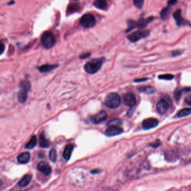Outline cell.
Returning a JSON list of instances; mask_svg holds the SVG:
<instances>
[{
    "label": "cell",
    "instance_id": "1",
    "mask_svg": "<svg viewBox=\"0 0 191 191\" xmlns=\"http://www.w3.org/2000/svg\"><path fill=\"white\" fill-rule=\"evenodd\" d=\"M104 61V58H96L90 60L85 65L84 70L87 74H96L100 69Z\"/></svg>",
    "mask_w": 191,
    "mask_h": 191
},
{
    "label": "cell",
    "instance_id": "2",
    "mask_svg": "<svg viewBox=\"0 0 191 191\" xmlns=\"http://www.w3.org/2000/svg\"><path fill=\"white\" fill-rule=\"evenodd\" d=\"M105 105L110 109H116L120 107L121 104V99L117 93L108 94L104 99Z\"/></svg>",
    "mask_w": 191,
    "mask_h": 191
},
{
    "label": "cell",
    "instance_id": "3",
    "mask_svg": "<svg viewBox=\"0 0 191 191\" xmlns=\"http://www.w3.org/2000/svg\"><path fill=\"white\" fill-rule=\"evenodd\" d=\"M31 85L29 81H22L20 84V90L18 93V100L21 103H24L27 100L28 93L30 90Z\"/></svg>",
    "mask_w": 191,
    "mask_h": 191
},
{
    "label": "cell",
    "instance_id": "4",
    "mask_svg": "<svg viewBox=\"0 0 191 191\" xmlns=\"http://www.w3.org/2000/svg\"><path fill=\"white\" fill-rule=\"evenodd\" d=\"M41 42L45 48L51 49L56 44L55 36L51 31H46L42 35Z\"/></svg>",
    "mask_w": 191,
    "mask_h": 191
},
{
    "label": "cell",
    "instance_id": "5",
    "mask_svg": "<svg viewBox=\"0 0 191 191\" xmlns=\"http://www.w3.org/2000/svg\"><path fill=\"white\" fill-rule=\"evenodd\" d=\"M96 23V18L91 14H87L83 15L80 20L81 25L85 28H90L94 27Z\"/></svg>",
    "mask_w": 191,
    "mask_h": 191
},
{
    "label": "cell",
    "instance_id": "6",
    "mask_svg": "<svg viewBox=\"0 0 191 191\" xmlns=\"http://www.w3.org/2000/svg\"><path fill=\"white\" fill-rule=\"evenodd\" d=\"M149 31H137L129 34L127 36V38L130 42H136L139 40L140 39L149 36Z\"/></svg>",
    "mask_w": 191,
    "mask_h": 191
},
{
    "label": "cell",
    "instance_id": "7",
    "mask_svg": "<svg viewBox=\"0 0 191 191\" xmlns=\"http://www.w3.org/2000/svg\"><path fill=\"white\" fill-rule=\"evenodd\" d=\"M107 113L106 111H102L96 114V115L93 116L91 118V121L94 124H98L107 120Z\"/></svg>",
    "mask_w": 191,
    "mask_h": 191
},
{
    "label": "cell",
    "instance_id": "8",
    "mask_svg": "<svg viewBox=\"0 0 191 191\" xmlns=\"http://www.w3.org/2000/svg\"><path fill=\"white\" fill-rule=\"evenodd\" d=\"M37 169L45 176H49L52 172L50 165L45 161H40L37 165Z\"/></svg>",
    "mask_w": 191,
    "mask_h": 191
},
{
    "label": "cell",
    "instance_id": "9",
    "mask_svg": "<svg viewBox=\"0 0 191 191\" xmlns=\"http://www.w3.org/2000/svg\"><path fill=\"white\" fill-rule=\"evenodd\" d=\"M123 103L125 105L132 107L136 103V99L133 94L127 93L123 96Z\"/></svg>",
    "mask_w": 191,
    "mask_h": 191
},
{
    "label": "cell",
    "instance_id": "10",
    "mask_svg": "<svg viewBox=\"0 0 191 191\" xmlns=\"http://www.w3.org/2000/svg\"><path fill=\"white\" fill-rule=\"evenodd\" d=\"M158 121L155 118H147L143 121L142 122V127L145 129H150L156 127L158 125Z\"/></svg>",
    "mask_w": 191,
    "mask_h": 191
},
{
    "label": "cell",
    "instance_id": "11",
    "mask_svg": "<svg viewBox=\"0 0 191 191\" xmlns=\"http://www.w3.org/2000/svg\"><path fill=\"white\" fill-rule=\"evenodd\" d=\"M169 108V103L165 100H161L156 104V109L160 114H164L167 112Z\"/></svg>",
    "mask_w": 191,
    "mask_h": 191
},
{
    "label": "cell",
    "instance_id": "12",
    "mask_svg": "<svg viewBox=\"0 0 191 191\" xmlns=\"http://www.w3.org/2000/svg\"><path fill=\"white\" fill-rule=\"evenodd\" d=\"M123 130L119 127H112L106 129L105 134L108 137H113L122 134Z\"/></svg>",
    "mask_w": 191,
    "mask_h": 191
},
{
    "label": "cell",
    "instance_id": "13",
    "mask_svg": "<svg viewBox=\"0 0 191 191\" xmlns=\"http://www.w3.org/2000/svg\"><path fill=\"white\" fill-rule=\"evenodd\" d=\"M173 16L178 27H181L185 25H189L181 16V10L180 9L177 10L174 12Z\"/></svg>",
    "mask_w": 191,
    "mask_h": 191
},
{
    "label": "cell",
    "instance_id": "14",
    "mask_svg": "<svg viewBox=\"0 0 191 191\" xmlns=\"http://www.w3.org/2000/svg\"><path fill=\"white\" fill-rule=\"evenodd\" d=\"M17 159L18 162L21 164H27L30 161V154L28 152H23L18 156Z\"/></svg>",
    "mask_w": 191,
    "mask_h": 191
},
{
    "label": "cell",
    "instance_id": "15",
    "mask_svg": "<svg viewBox=\"0 0 191 191\" xmlns=\"http://www.w3.org/2000/svg\"><path fill=\"white\" fill-rule=\"evenodd\" d=\"M73 149L74 146L71 144H69L65 147L62 154L63 157L65 160H69L70 159Z\"/></svg>",
    "mask_w": 191,
    "mask_h": 191
},
{
    "label": "cell",
    "instance_id": "16",
    "mask_svg": "<svg viewBox=\"0 0 191 191\" xmlns=\"http://www.w3.org/2000/svg\"><path fill=\"white\" fill-rule=\"evenodd\" d=\"M32 179V176L30 174L25 175L18 183V185L19 187H25L29 185Z\"/></svg>",
    "mask_w": 191,
    "mask_h": 191
},
{
    "label": "cell",
    "instance_id": "17",
    "mask_svg": "<svg viewBox=\"0 0 191 191\" xmlns=\"http://www.w3.org/2000/svg\"><path fill=\"white\" fill-rule=\"evenodd\" d=\"M58 66V65H44L39 66L38 69L40 72L44 73V72L51 71L53 69L57 68Z\"/></svg>",
    "mask_w": 191,
    "mask_h": 191
},
{
    "label": "cell",
    "instance_id": "18",
    "mask_svg": "<svg viewBox=\"0 0 191 191\" xmlns=\"http://www.w3.org/2000/svg\"><path fill=\"white\" fill-rule=\"evenodd\" d=\"M50 142L46 138L43 133L40 135L39 137V145L40 146L43 148H47L49 146Z\"/></svg>",
    "mask_w": 191,
    "mask_h": 191
},
{
    "label": "cell",
    "instance_id": "19",
    "mask_svg": "<svg viewBox=\"0 0 191 191\" xmlns=\"http://www.w3.org/2000/svg\"><path fill=\"white\" fill-rule=\"evenodd\" d=\"M153 19L152 18H149L146 19H141L138 21L136 23V25L138 28H144L145 27L147 26V25L149 23L150 21L152 20Z\"/></svg>",
    "mask_w": 191,
    "mask_h": 191
},
{
    "label": "cell",
    "instance_id": "20",
    "mask_svg": "<svg viewBox=\"0 0 191 191\" xmlns=\"http://www.w3.org/2000/svg\"><path fill=\"white\" fill-rule=\"evenodd\" d=\"M94 5L97 9L105 10L107 7V2L104 0H96L94 2Z\"/></svg>",
    "mask_w": 191,
    "mask_h": 191
},
{
    "label": "cell",
    "instance_id": "21",
    "mask_svg": "<svg viewBox=\"0 0 191 191\" xmlns=\"http://www.w3.org/2000/svg\"><path fill=\"white\" fill-rule=\"evenodd\" d=\"M122 120L118 118L113 119V120L109 121L107 123V126L108 127H119L120 125H122Z\"/></svg>",
    "mask_w": 191,
    "mask_h": 191
},
{
    "label": "cell",
    "instance_id": "22",
    "mask_svg": "<svg viewBox=\"0 0 191 191\" xmlns=\"http://www.w3.org/2000/svg\"><path fill=\"white\" fill-rule=\"evenodd\" d=\"M138 90L141 93L145 94H152L155 92V89L152 87L150 86L140 87L138 88Z\"/></svg>",
    "mask_w": 191,
    "mask_h": 191
},
{
    "label": "cell",
    "instance_id": "23",
    "mask_svg": "<svg viewBox=\"0 0 191 191\" xmlns=\"http://www.w3.org/2000/svg\"><path fill=\"white\" fill-rule=\"evenodd\" d=\"M36 143H37L36 137V136H33V137L31 138V139L29 141V142L26 145L25 148L27 149H32L34 147L36 146Z\"/></svg>",
    "mask_w": 191,
    "mask_h": 191
},
{
    "label": "cell",
    "instance_id": "24",
    "mask_svg": "<svg viewBox=\"0 0 191 191\" xmlns=\"http://www.w3.org/2000/svg\"><path fill=\"white\" fill-rule=\"evenodd\" d=\"M191 114V108H185L181 111H179V113L177 114V117L181 118L184 117L188 116Z\"/></svg>",
    "mask_w": 191,
    "mask_h": 191
},
{
    "label": "cell",
    "instance_id": "25",
    "mask_svg": "<svg viewBox=\"0 0 191 191\" xmlns=\"http://www.w3.org/2000/svg\"><path fill=\"white\" fill-rule=\"evenodd\" d=\"M49 157L51 161L53 163H55L57 159V154L56 150L54 149H52L49 154Z\"/></svg>",
    "mask_w": 191,
    "mask_h": 191
},
{
    "label": "cell",
    "instance_id": "26",
    "mask_svg": "<svg viewBox=\"0 0 191 191\" xmlns=\"http://www.w3.org/2000/svg\"><path fill=\"white\" fill-rule=\"evenodd\" d=\"M169 12H170V9L168 7L163 9L161 11V14H160L161 19L163 20L167 19L169 15Z\"/></svg>",
    "mask_w": 191,
    "mask_h": 191
},
{
    "label": "cell",
    "instance_id": "27",
    "mask_svg": "<svg viewBox=\"0 0 191 191\" xmlns=\"http://www.w3.org/2000/svg\"><path fill=\"white\" fill-rule=\"evenodd\" d=\"M174 78V76L170 74H165V75H160L159 76V79L162 80H170Z\"/></svg>",
    "mask_w": 191,
    "mask_h": 191
},
{
    "label": "cell",
    "instance_id": "28",
    "mask_svg": "<svg viewBox=\"0 0 191 191\" xmlns=\"http://www.w3.org/2000/svg\"><path fill=\"white\" fill-rule=\"evenodd\" d=\"M144 1L142 0H135L134 1V6L137 7L138 9H141L143 7Z\"/></svg>",
    "mask_w": 191,
    "mask_h": 191
},
{
    "label": "cell",
    "instance_id": "29",
    "mask_svg": "<svg viewBox=\"0 0 191 191\" xmlns=\"http://www.w3.org/2000/svg\"><path fill=\"white\" fill-rule=\"evenodd\" d=\"M182 91L176 90V91L174 93V97H175L176 101H178L180 99L181 96H182Z\"/></svg>",
    "mask_w": 191,
    "mask_h": 191
},
{
    "label": "cell",
    "instance_id": "30",
    "mask_svg": "<svg viewBox=\"0 0 191 191\" xmlns=\"http://www.w3.org/2000/svg\"><path fill=\"white\" fill-rule=\"evenodd\" d=\"M185 102L187 104L191 105V94L187 96L185 99Z\"/></svg>",
    "mask_w": 191,
    "mask_h": 191
},
{
    "label": "cell",
    "instance_id": "31",
    "mask_svg": "<svg viewBox=\"0 0 191 191\" xmlns=\"http://www.w3.org/2000/svg\"><path fill=\"white\" fill-rule=\"evenodd\" d=\"M4 49H5V45H3V43L1 42V45H0V50H1L0 54H2L3 51H4Z\"/></svg>",
    "mask_w": 191,
    "mask_h": 191
},
{
    "label": "cell",
    "instance_id": "32",
    "mask_svg": "<svg viewBox=\"0 0 191 191\" xmlns=\"http://www.w3.org/2000/svg\"><path fill=\"white\" fill-rule=\"evenodd\" d=\"M160 145V141H155V142H154V143L152 144V146L154 147H156L159 146Z\"/></svg>",
    "mask_w": 191,
    "mask_h": 191
},
{
    "label": "cell",
    "instance_id": "33",
    "mask_svg": "<svg viewBox=\"0 0 191 191\" xmlns=\"http://www.w3.org/2000/svg\"><path fill=\"white\" fill-rule=\"evenodd\" d=\"M181 53H182V51H179V50L174 51L173 52V56H176V55H178V54H180Z\"/></svg>",
    "mask_w": 191,
    "mask_h": 191
},
{
    "label": "cell",
    "instance_id": "34",
    "mask_svg": "<svg viewBox=\"0 0 191 191\" xmlns=\"http://www.w3.org/2000/svg\"><path fill=\"white\" fill-rule=\"evenodd\" d=\"M100 170H99V169H96V170H93L91 172V174H98L100 173Z\"/></svg>",
    "mask_w": 191,
    "mask_h": 191
},
{
    "label": "cell",
    "instance_id": "35",
    "mask_svg": "<svg viewBox=\"0 0 191 191\" xmlns=\"http://www.w3.org/2000/svg\"><path fill=\"white\" fill-rule=\"evenodd\" d=\"M90 55V53H87L85 54H84L83 56H80V58H81V59H84L85 58H87V57H88V56H89Z\"/></svg>",
    "mask_w": 191,
    "mask_h": 191
},
{
    "label": "cell",
    "instance_id": "36",
    "mask_svg": "<svg viewBox=\"0 0 191 191\" xmlns=\"http://www.w3.org/2000/svg\"><path fill=\"white\" fill-rule=\"evenodd\" d=\"M132 114H133V111H132V109H129V112H128V113H127V116L129 117H131L132 115Z\"/></svg>",
    "mask_w": 191,
    "mask_h": 191
},
{
    "label": "cell",
    "instance_id": "37",
    "mask_svg": "<svg viewBox=\"0 0 191 191\" xmlns=\"http://www.w3.org/2000/svg\"><path fill=\"white\" fill-rule=\"evenodd\" d=\"M176 1H169L168 3L169 5H174V3H176Z\"/></svg>",
    "mask_w": 191,
    "mask_h": 191
},
{
    "label": "cell",
    "instance_id": "38",
    "mask_svg": "<svg viewBox=\"0 0 191 191\" xmlns=\"http://www.w3.org/2000/svg\"><path fill=\"white\" fill-rule=\"evenodd\" d=\"M147 79H138L136 80L135 82H141V81H144L145 80H146Z\"/></svg>",
    "mask_w": 191,
    "mask_h": 191
}]
</instances>
